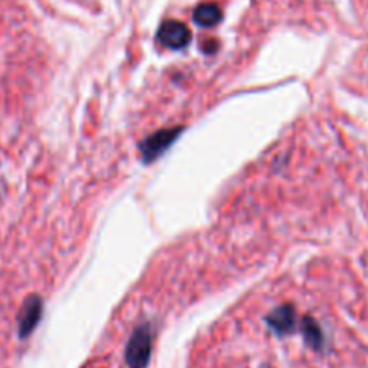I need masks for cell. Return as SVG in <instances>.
I'll return each instance as SVG.
<instances>
[{
  "label": "cell",
  "mask_w": 368,
  "mask_h": 368,
  "mask_svg": "<svg viewBox=\"0 0 368 368\" xmlns=\"http://www.w3.org/2000/svg\"><path fill=\"white\" fill-rule=\"evenodd\" d=\"M151 352V334L146 329H139L128 345V363L131 368H144Z\"/></svg>",
  "instance_id": "cell-1"
},
{
  "label": "cell",
  "mask_w": 368,
  "mask_h": 368,
  "mask_svg": "<svg viewBox=\"0 0 368 368\" xmlns=\"http://www.w3.org/2000/svg\"><path fill=\"white\" fill-rule=\"evenodd\" d=\"M194 20L203 27H212L221 20V10L216 4H201L198 10L194 11Z\"/></svg>",
  "instance_id": "cell-3"
},
{
  "label": "cell",
  "mask_w": 368,
  "mask_h": 368,
  "mask_svg": "<svg viewBox=\"0 0 368 368\" xmlns=\"http://www.w3.org/2000/svg\"><path fill=\"white\" fill-rule=\"evenodd\" d=\"M159 40L165 47L171 49H182L191 40V31L182 22H165L159 31Z\"/></svg>",
  "instance_id": "cell-2"
}]
</instances>
